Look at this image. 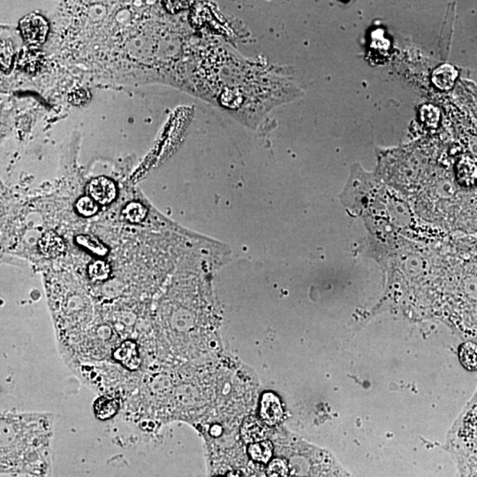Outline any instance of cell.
Returning a JSON list of instances; mask_svg holds the SVG:
<instances>
[{
	"label": "cell",
	"instance_id": "6da1fadb",
	"mask_svg": "<svg viewBox=\"0 0 477 477\" xmlns=\"http://www.w3.org/2000/svg\"><path fill=\"white\" fill-rule=\"evenodd\" d=\"M0 424L1 472L47 477L51 467L54 415L5 411Z\"/></svg>",
	"mask_w": 477,
	"mask_h": 477
},
{
	"label": "cell",
	"instance_id": "7a4b0ae2",
	"mask_svg": "<svg viewBox=\"0 0 477 477\" xmlns=\"http://www.w3.org/2000/svg\"><path fill=\"white\" fill-rule=\"evenodd\" d=\"M19 31L26 43L39 45L47 39L49 26L43 16L37 14L26 15L19 22Z\"/></svg>",
	"mask_w": 477,
	"mask_h": 477
},
{
	"label": "cell",
	"instance_id": "3957f363",
	"mask_svg": "<svg viewBox=\"0 0 477 477\" xmlns=\"http://www.w3.org/2000/svg\"><path fill=\"white\" fill-rule=\"evenodd\" d=\"M89 196L97 203L108 206L117 196V187L115 181L109 178L100 176L90 181L87 187Z\"/></svg>",
	"mask_w": 477,
	"mask_h": 477
},
{
	"label": "cell",
	"instance_id": "277c9868",
	"mask_svg": "<svg viewBox=\"0 0 477 477\" xmlns=\"http://www.w3.org/2000/svg\"><path fill=\"white\" fill-rule=\"evenodd\" d=\"M260 415L264 423L274 426L281 423L284 417L283 408L278 396L267 392L262 398Z\"/></svg>",
	"mask_w": 477,
	"mask_h": 477
},
{
	"label": "cell",
	"instance_id": "5b68a950",
	"mask_svg": "<svg viewBox=\"0 0 477 477\" xmlns=\"http://www.w3.org/2000/svg\"><path fill=\"white\" fill-rule=\"evenodd\" d=\"M39 251L47 258H55L65 251L63 240L53 231L45 233L38 242Z\"/></svg>",
	"mask_w": 477,
	"mask_h": 477
},
{
	"label": "cell",
	"instance_id": "8992f818",
	"mask_svg": "<svg viewBox=\"0 0 477 477\" xmlns=\"http://www.w3.org/2000/svg\"><path fill=\"white\" fill-rule=\"evenodd\" d=\"M242 435L246 443H258L266 436V427L256 418H248L243 424Z\"/></svg>",
	"mask_w": 477,
	"mask_h": 477
},
{
	"label": "cell",
	"instance_id": "52a82bcc",
	"mask_svg": "<svg viewBox=\"0 0 477 477\" xmlns=\"http://www.w3.org/2000/svg\"><path fill=\"white\" fill-rule=\"evenodd\" d=\"M457 178L464 186H471L477 180V165L469 157H465L457 165Z\"/></svg>",
	"mask_w": 477,
	"mask_h": 477
},
{
	"label": "cell",
	"instance_id": "ba28073f",
	"mask_svg": "<svg viewBox=\"0 0 477 477\" xmlns=\"http://www.w3.org/2000/svg\"><path fill=\"white\" fill-rule=\"evenodd\" d=\"M463 437L468 446L477 451V405L469 412L464 421Z\"/></svg>",
	"mask_w": 477,
	"mask_h": 477
},
{
	"label": "cell",
	"instance_id": "9c48e42d",
	"mask_svg": "<svg viewBox=\"0 0 477 477\" xmlns=\"http://www.w3.org/2000/svg\"><path fill=\"white\" fill-rule=\"evenodd\" d=\"M459 358L464 368L470 371H477V344H462L459 349Z\"/></svg>",
	"mask_w": 477,
	"mask_h": 477
},
{
	"label": "cell",
	"instance_id": "30bf717a",
	"mask_svg": "<svg viewBox=\"0 0 477 477\" xmlns=\"http://www.w3.org/2000/svg\"><path fill=\"white\" fill-rule=\"evenodd\" d=\"M43 58V54L37 51H24L19 54V66L27 72H35L41 66Z\"/></svg>",
	"mask_w": 477,
	"mask_h": 477
},
{
	"label": "cell",
	"instance_id": "8fae6325",
	"mask_svg": "<svg viewBox=\"0 0 477 477\" xmlns=\"http://www.w3.org/2000/svg\"><path fill=\"white\" fill-rule=\"evenodd\" d=\"M78 244L83 246V248L87 249L94 255L99 256H105L108 253V249L106 245H103L99 240L94 238L90 235H78L76 239Z\"/></svg>",
	"mask_w": 477,
	"mask_h": 477
},
{
	"label": "cell",
	"instance_id": "7c38bea8",
	"mask_svg": "<svg viewBox=\"0 0 477 477\" xmlns=\"http://www.w3.org/2000/svg\"><path fill=\"white\" fill-rule=\"evenodd\" d=\"M122 215L128 222L138 224L145 219L146 215H147V210L142 203L132 202L126 204L122 210Z\"/></svg>",
	"mask_w": 477,
	"mask_h": 477
},
{
	"label": "cell",
	"instance_id": "4fadbf2b",
	"mask_svg": "<svg viewBox=\"0 0 477 477\" xmlns=\"http://www.w3.org/2000/svg\"><path fill=\"white\" fill-rule=\"evenodd\" d=\"M249 451L252 459L260 462H267L271 457L272 444L269 441H260L252 444Z\"/></svg>",
	"mask_w": 477,
	"mask_h": 477
},
{
	"label": "cell",
	"instance_id": "5bb4252c",
	"mask_svg": "<svg viewBox=\"0 0 477 477\" xmlns=\"http://www.w3.org/2000/svg\"><path fill=\"white\" fill-rule=\"evenodd\" d=\"M87 274H89L90 280L105 281L108 280L110 274H111V267L105 261H94L87 267Z\"/></svg>",
	"mask_w": 477,
	"mask_h": 477
},
{
	"label": "cell",
	"instance_id": "9a60e30c",
	"mask_svg": "<svg viewBox=\"0 0 477 477\" xmlns=\"http://www.w3.org/2000/svg\"><path fill=\"white\" fill-rule=\"evenodd\" d=\"M76 208L77 212L85 217L96 215L99 212V206L90 196L81 197L76 202Z\"/></svg>",
	"mask_w": 477,
	"mask_h": 477
},
{
	"label": "cell",
	"instance_id": "2e32d148",
	"mask_svg": "<svg viewBox=\"0 0 477 477\" xmlns=\"http://www.w3.org/2000/svg\"><path fill=\"white\" fill-rule=\"evenodd\" d=\"M14 47L10 42L2 40L1 42V67L3 71L8 70L11 67L12 58H14Z\"/></svg>",
	"mask_w": 477,
	"mask_h": 477
},
{
	"label": "cell",
	"instance_id": "e0dca14e",
	"mask_svg": "<svg viewBox=\"0 0 477 477\" xmlns=\"http://www.w3.org/2000/svg\"><path fill=\"white\" fill-rule=\"evenodd\" d=\"M269 471H270L272 477H284L288 473V468H287L284 462L277 460L271 464Z\"/></svg>",
	"mask_w": 477,
	"mask_h": 477
},
{
	"label": "cell",
	"instance_id": "ac0fdd59",
	"mask_svg": "<svg viewBox=\"0 0 477 477\" xmlns=\"http://www.w3.org/2000/svg\"><path fill=\"white\" fill-rule=\"evenodd\" d=\"M462 477H477V462H464L462 469Z\"/></svg>",
	"mask_w": 477,
	"mask_h": 477
}]
</instances>
